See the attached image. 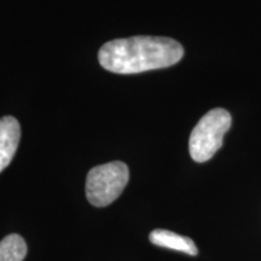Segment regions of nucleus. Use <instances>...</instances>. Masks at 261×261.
<instances>
[{"mask_svg":"<svg viewBox=\"0 0 261 261\" xmlns=\"http://www.w3.org/2000/svg\"><path fill=\"white\" fill-rule=\"evenodd\" d=\"M21 126L14 116L0 119V173L10 165L18 148Z\"/></svg>","mask_w":261,"mask_h":261,"instance_id":"obj_4","label":"nucleus"},{"mask_svg":"<svg viewBox=\"0 0 261 261\" xmlns=\"http://www.w3.org/2000/svg\"><path fill=\"white\" fill-rule=\"evenodd\" d=\"M149 240L155 246L187 253L189 255H197L198 253L197 247L191 238L180 236V234L168 230L158 228V230L151 231L149 234Z\"/></svg>","mask_w":261,"mask_h":261,"instance_id":"obj_5","label":"nucleus"},{"mask_svg":"<svg viewBox=\"0 0 261 261\" xmlns=\"http://www.w3.org/2000/svg\"><path fill=\"white\" fill-rule=\"evenodd\" d=\"M129 179L126 163L114 161L93 167L87 174L86 196L94 207H106L122 194Z\"/></svg>","mask_w":261,"mask_h":261,"instance_id":"obj_3","label":"nucleus"},{"mask_svg":"<svg viewBox=\"0 0 261 261\" xmlns=\"http://www.w3.org/2000/svg\"><path fill=\"white\" fill-rule=\"evenodd\" d=\"M25 255L27 244L19 234H9L0 242V261H23Z\"/></svg>","mask_w":261,"mask_h":261,"instance_id":"obj_6","label":"nucleus"},{"mask_svg":"<svg viewBox=\"0 0 261 261\" xmlns=\"http://www.w3.org/2000/svg\"><path fill=\"white\" fill-rule=\"evenodd\" d=\"M184 56L178 41L163 37L116 39L100 47L98 60L104 69L116 74H138L177 64Z\"/></svg>","mask_w":261,"mask_h":261,"instance_id":"obj_1","label":"nucleus"},{"mask_svg":"<svg viewBox=\"0 0 261 261\" xmlns=\"http://www.w3.org/2000/svg\"><path fill=\"white\" fill-rule=\"evenodd\" d=\"M231 127V115L227 110L217 108L202 117L189 139V150L194 161L211 160L223 145L225 133Z\"/></svg>","mask_w":261,"mask_h":261,"instance_id":"obj_2","label":"nucleus"}]
</instances>
